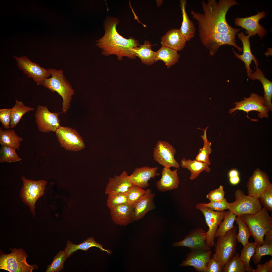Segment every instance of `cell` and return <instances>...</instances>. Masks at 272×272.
Returning <instances> with one entry per match:
<instances>
[{"mask_svg": "<svg viewBox=\"0 0 272 272\" xmlns=\"http://www.w3.org/2000/svg\"><path fill=\"white\" fill-rule=\"evenodd\" d=\"M201 4L202 13L193 10L190 13L197 22L200 41L210 55H213L223 45L233 46L238 49L235 36L242 29L230 25L226 15L230 7L239 4L234 0H208L206 2L202 1Z\"/></svg>", "mask_w": 272, "mask_h": 272, "instance_id": "obj_1", "label": "cell"}, {"mask_svg": "<svg viewBox=\"0 0 272 272\" xmlns=\"http://www.w3.org/2000/svg\"><path fill=\"white\" fill-rule=\"evenodd\" d=\"M119 22V19L116 17H106L103 25L104 35L96 41V45L101 49V53L104 56L115 55L120 61L124 57L134 59L136 56L132 49L139 46V41L132 37L126 39L120 35L116 29Z\"/></svg>", "mask_w": 272, "mask_h": 272, "instance_id": "obj_2", "label": "cell"}, {"mask_svg": "<svg viewBox=\"0 0 272 272\" xmlns=\"http://www.w3.org/2000/svg\"><path fill=\"white\" fill-rule=\"evenodd\" d=\"M52 77L46 79L42 85L52 92H57L62 97V112L66 114L69 109L75 91L66 80L61 70L49 69Z\"/></svg>", "mask_w": 272, "mask_h": 272, "instance_id": "obj_3", "label": "cell"}, {"mask_svg": "<svg viewBox=\"0 0 272 272\" xmlns=\"http://www.w3.org/2000/svg\"><path fill=\"white\" fill-rule=\"evenodd\" d=\"M240 216L247 225L257 246L263 245L265 235L272 229V218L267 211L262 208L255 214Z\"/></svg>", "mask_w": 272, "mask_h": 272, "instance_id": "obj_4", "label": "cell"}, {"mask_svg": "<svg viewBox=\"0 0 272 272\" xmlns=\"http://www.w3.org/2000/svg\"><path fill=\"white\" fill-rule=\"evenodd\" d=\"M237 226L218 237L215 244L216 251L212 256L223 268L225 264L234 255L236 251Z\"/></svg>", "mask_w": 272, "mask_h": 272, "instance_id": "obj_5", "label": "cell"}, {"mask_svg": "<svg viewBox=\"0 0 272 272\" xmlns=\"http://www.w3.org/2000/svg\"><path fill=\"white\" fill-rule=\"evenodd\" d=\"M23 185L20 197L22 201L29 207L33 216H35V210L36 201L44 194L47 181L41 180L35 181L21 177Z\"/></svg>", "mask_w": 272, "mask_h": 272, "instance_id": "obj_6", "label": "cell"}, {"mask_svg": "<svg viewBox=\"0 0 272 272\" xmlns=\"http://www.w3.org/2000/svg\"><path fill=\"white\" fill-rule=\"evenodd\" d=\"M11 250L10 254L1 256L0 268L10 272H32L35 267L27 263L25 252L21 248Z\"/></svg>", "mask_w": 272, "mask_h": 272, "instance_id": "obj_7", "label": "cell"}, {"mask_svg": "<svg viewBox=\"0 0 272 272\" xmlns=\"http://www.w3.org/2000/svg\"><path fill=\"white\" fill-rule=\"evenodd\" d=\"M235 200L230 203L229 210L236 216L254 214L262 207L258 199L246 195L243 191L238 189L234 192Z\"/></svg>", "mask_w": 272, "mask_h": 272, "instance_id": "obj_8", "label": "cell"}, {"mask_svg": "<svg viewBox=\"0 0 272 272\" xmlns=\"http://www.w3.org/2000/svg\"><path fill=\"white\" fill-rule=\"evenodd\" d=\"M235 107L230 109L228 113L231 114L236 110H242L247 113L252 111H257L258 117L263 119L267 118L269 116V110L264 105L263 97L254 93H252L248 97H244L243 100L235 102Z\"/></svg>", "mask_w": 272, "mask_h": 272, "instance_id": "obj_9", "label": "cell"}, {"mask_svg": "<svg viewBox=\"0 0 272 272\" xmlns=\"http://www.w3.org/2000/svg\"><path fill=\"white\" fill-rule=\"evenodd\" d=\"M55 133L60 146L67 150L77 152L85 147L82 137L75 129L61 126Z\"/></svg>", "mask_w": 272, "mask_h": 272, "instance_id": "obj_10", "label": "cell"}, {"mask_svg": "<svg viewBox=\"0 0 272 272\" xmlns=\"http://www.w3.org/2000/svg\"><path fill=\"white\" fill-rule=\"evenodd\" d=\"M60 113L51 112L45 106L38 105L35 118L38 129L40 132L48 133L54 132L61 126L58 116Z\"/></svg>", "mask_w": 272, "mask_h": 272, "instance_id": "obj_11", "label": "cell"}, {"mask_svg": "<svg viewBox=\"0 0 272 272\" xmlns=\"http://www.w3.org/2000/svg\"><path fill=\"white\" fill-rule=\"evenodd\" d=\"M13 56L19 69L23 71L28 77L32 78L37 84L42 85L45 80L51 75L49 69L42 67L38 64L32 62L26 56Z\"/></svg>", "mask_w": 272, "mask_h": 272, "instance_id": "obj_12", "label": "cell"}, {"mask_svg": "<svg viewBox=\"0 0 272 272\" xmlns=\"http://www.w3.org/2000/svg\"><path fill=\"white\" fill-rule=\"evenodd\" d=\"M196 208L200 210L203 214L206 223L209 228V230L206 232L207 238L206 243L209 247H213L216 244L214 240L218 227L223 220L226 211L219 212L214 211L197 204Z\"/></svg>", "mask_w": 272, "mask_h": 272, "instance_id": "obj_13", "label": "cell"}, {"mask_svg": "<svg viewBox=\"0 0 272 272\" xmlns=\"http://www.w3.org/2000/svg\"><path fill=\"white\" fill-rule=\"evenodd\" d=\"M176 152V149L168 143L158 141L154 149V160L164 167L179 169L180 164L174 157Z\"/></svg>", "mask_w": 272, "mask_h": 272, "instance_id": "obj_14", "label": "cell"}, {"mask_svg": "<svg viewBox=\"0 0 272 272\" xmlns=\"http://www.w3.org/2000/svg\"><path fill=\"white\" fill-rule=\"evenodd\" d=\"M206 238L205 230L201 228H196L190 231L183 240L174 242L172 245L175 247H187L190 250H210V247L206 243Z\"/></svg>", "mask_w": 272, "mask_h": 272, "instance_id": "obj_15", "label": "cell"}, {"mask_svg": "<svg viewBox=\"0 0 272 272\" xmlns=\"http://www.w3.org/2000/svg\"><path fill=\"white\" fill-rule=\"evenodd\" d=\"M264 11L258 12L256 15L245 18L236 17L235 23L236 26H240L246 30L245 33L250 35L251 37L256 36L257 34L261 40L267 33L264 28L259 24L260 19L265 17Z\"/></svg>", "mask_w": 272, "mask_h": 272, "instance_id": "obj_16", "label": "cell"}, {"mask_svg": "<svg viewBox=\"0 0 272 272\" xmlns=\"http://www.w3.org/2000/svg\"><path fill=\"white\" fill-rule=\"evenodd\" d=\"M271 185L267 175L258 168L249 178L247 185L248 195L258 199L262 193Z\"/></svg>", "mask_w": 272, "mask_h": 272, "instance_id": "obj_17", "label": "cell"}, {"mask_svg": "<svg viewBox=\"0 0 272 272\" xmlns=\"http://www.w3.org/2000/svg\"><path fill=\"white\" fill-rule=\"evenodd\" d=\"M186 259L179 265L180 266H192L199 272H205L207 265L211 258L210 250H190Z\"/></svg>", "mask_w": 272, "mask_h": 272, "instance_id": "obj_18", "label": "cell"}, {"mask_svg": "<svg viewBox=\"0 0 272 272\" xmlns=\"http://www.w3.org/2000/svg\"><path fill=\"white\" fill-rule=\"evenodd\" d=\"M109 209L112 220L116 225L126 226L134 221L133 206L128 203L122 204Z\"/></svg>", "mask_w": 272, "mask_h": 272, "instance_id": "obj_19", "label": "cell"}, {"mask_svg": "<svg viewBox=\"0 0 272 272\" xmlns=\"http://www.w3.org/2000/svg\"><path fill=\"white\" fill-rule=\"evenodd\" d=\"M158 169V167H151L147 166L138 167L129 176V178L132 184L142 188H145L149 185L148 181L151 178L160 175L159 173H157Z\"/></svg>", "mask_w": 272, "mask_h": 272, "instance_id": "obj_20", "label": "cell"}, {"mask_svg": "<svg viewBox=\"0 0 272 272\" xmlns=\"http://www.w3.org/2000/svg\"><path fill=\"white\" fill-rule=\"evenodd\" d=\"M238 37L242 42L243 44V53L239 55L232 48V50L235 56L238 59L243 61L245 64L248 78L254 71L250 68V66L252 61L253 60L256 66L258 67V62L256 58L252 53L250 48V43L249 38L251 36L248 35L246 36L243 32L237 34Z\"/></svg>", "mask_w": 272, "mask_h": 272, "instance_id": "obj_21", "label": "cell"}, {"mask_svg": "<svg viewBox=\"0 0 272 272\" xmlns=\"http://www.w3.org/2000/svg\"><path fill=\"white\" fill-rule=\"evenodd\" d=\"M155 194L150 189L146 190L145 194L138 199L133 206V218L137 221L143 218L148 212L154 209L155 206L153 200Z\"/></svg>", "mask_w": 272, "mask_h": 272, "instance_id": "obj_22", "label": "cell"}, {"mask_svg": "<svg viewBox=\"0 0 272 272\" xmlns=\"http://www.w3.org/2000/svg\"><path fill=\"white\" fill-rule=\"evenodd\" d=\"M170 167H164L161 172V179L156 183L158 191L165 192L178 188L179 183L178 169L171 170Z\"/></svg>", "mask_w": 272, "mask_h": 272, "instance_id": "obj_23", "label": "cell"}, {"mask_svg": "<svg viewBox=\"0 0 272 272\" xmlns=\"http://www.w3.org/2000/svg\"><path fill=\"white\" fill-rule=\"evenodd\" d=\"M132 184L127 171H123L119 175L110 177L105 191L106 194L125 192Z\"/></svg>", "mask_w": 272, "mask_h": 272, "instance_id": "obj_24", "label": "cell"}, {"mask_svg": "<svg viewBox=\"0 0 272 272\" xmlns=\"http://www.w3.org/2000/svg\"><path fill=\"white\" fill-rule=\"evenodd\" d=\"M186 42L179 29L172 28L162 36L161 43L162 46L178 51L184 48Z\"/></svg>", "mask_w": 272, "mask_h": 272, "instance_id": "obj_25", "label": "cell"}, {"mask_svg": "<svg viewBox=\"0 0 272 272\" xmlns=\"http://www.w3.org/2000/svg\"><path fill=\"white\" fill-rule=\"evenodd\" d=\"M256 71L252 73L248 78L252 80H258L261 83L264 90V105L269 111H272V82L264 76L262 71L258 67H256Z\"/></svg>", "mask_w": 272, "mask_h": 272, "instance_id": "obj_26", "label": "cell"}, {"mask_svg": "<svg viewBox=\"0 0 272 272\" xmlns=\"http://www.w3.org/2000/svg\"><path fill=\"white\" fill-rule=\"evenodd\" d=\"M92 247H97L101 251L106 252L108 254L112 253L110 250L104 248L102 245L96 242L92 236L89 237L83 242L78 245L75 244L67 241L64 251L67 257H70L73 252L77 250H81L87 251L89 248Z\"/></svg>", "mask_w": 272, "mask_h": 272, "instance_id": "obj_27", "label": "cell"}, {"mask_svg": "<svg viewBox=\"0 0 272 272\" xmlns=\"http://www.w3.org/2000/svg\"><path fill=\"white\" fill-rule=\"evenodd\" d=\"M180 6L182 16V21L179 29L186 41H189L195 35V29L192 21L189 18L186 10L187 1H180Z\"/></svg>", "mask_w": 272, "mask_h": 272, "instance_id": "obj_28", "label": "cell"}, {"mask_svg": "<svg viewBox=\"0 0 272 272\" xmlns=\"http://www.w3.org/2000/svg\"><path fill=\"white\" fill-rule=\"evenodd\" d=\"M181 165L182 167L187 168L190 171L191 175L189 179L191 180L196 179L201 172L203 171L207 173L211 172V168L209 167V164L195 159L187 160L183 158L181 161Z\"/></svg>", "mask_w": 272, "mask_h": 272, "instance_id": "obj_29", "label": "cell"}, {"mask_svg": "<svg viewBox=\"0 0 272 272\" xmlns=\"http://www.w3.org/2000/svg\"><path fill=\"white\" fill-rule=\"evenodd\" d=\"M151 46L148 41H146L143 45L133 48L132 51L134 55L139 57L143 63L150 65L155 62V52L151 49Z\"/></svg>", "mask_w": 272, "mask_h": 272, "instance_id": "obj_30", "label": "cell"}, {"mask_svg": "<svg viewBox=\"0 0 272 272\" xmlns=\"http://www.w3.org/2000/svg\"><path fill=\"white\" fill-rule=\"evenodd\" d=\"M23 139L17 135L13 129L3 130L0 128V144L2 146H6L15 150H19L20 143Z\"/></svg>", "mask_w": 272, "mask_h": 272, "instance_id": "obj_31", "label": "cell"}, {"mask_svg": "<svg viewBox=\"0 0 272 272\" xmlns=\"http://www.w3.org/2000/svg\"><path fill=\"white\" fill-rule=\"evenodd\" d=\"M180 57L177 51L162 46L155 52V62L159 60H162L165 63L167 67L169 68L178 61Z\"/></svg>", "mask_w": 272, "mask_h": 272, "instance_id": "obj_32", "label": "cell"}, {"mask_svg": "<svg viewBox=\"0 0 272 272\" xmlns=\"http://www.w3.org/2000/svg\"><path fill=\"white\" fill-rule=\"evenodd\" d=\"M34 110V108L26 106L22 101L15 99V105L11 108L10 128H15L25 114Z\"/></svg>", "mask_w": 272, "mask_h": 272, "instance_id": "obj_33", "label": "cell"}, {"mask_svg": "<svg viewBox=\"0 0 272 272\" xmlns=\"http://www.w3.org/2000/svg\"><path fill=\"white\" fill-rule=\"evenodd\" d=\"M208 127V126L204 129L198 128L204 131L203 135H201L203 141V147L199 149L195 159L206 163L210 165L211 162L209 160V155L212 153V150L211 147V143L208 140L206 135L207 130Z\"/></svg>", "mask_w": 272, "mask_h": 272, "instance_id": "obj_34", "label": "cell"}, {"mask_svg": "<svg viewBox=\"0 0 272 272\" xmlns=\"http://www.w3.org/2000/svg\"><path fill=\"white\" fill-rule=\"evenodd\" d=\"M236 216L230 210L226 211L223 220L219 226L215 235V237L224 235L227 231L235 227L234 223Z\"/></svg>", "mask_w": 272, "mask_h": 272, "instance_id": "obj_35", "label": "cell"}, {"mask_svg": "<svg viewBox=\"0 0 272 272\" xmlns=\"http://www.w3.org/2000/svg\"><path fill=\"white\" fill-rule=\"evenodd\" d=\"M256 247L257 245L255 242L249 243L243 247L241 251L240 258L244 264L246 272H254V269L250 265V261L255 252Z\"/></svg>", "mask_w": 272, "mask_h": 272, "instance_id": "obj_36", "label": "cell"}, {"mask_svg": "<svg viewBox=\"0 0 272 272\" xmlns=\"http://www.w3.org/2000/svg\"><path fill=\"white\" fill-rule=\"evenodd\" d=\"M235 221L238 227L236 239L237 241L241 243L244 247L249 243V239L251 235L250 232L247 224L241 216H236Z\"/></svg>", "mask_w": 272, "mask_h": 272, "instance_id": "obj_37", "label": "cell"}, {"mask_svg": "<svg viewBox=\"0 0 272 272\" xmlns=\"http://www.w3.org/2000/svg\"><path fill=\"white\" fill-rule=\"evenodd\" d=\"M266 255L272 256V241L264 239V244L261 246H257L255 252L252 257L254 264L256 265L260 263L262 257Z\"/></svg>", "mask_w": 272, "mask_h": 272, "instance_id": "obj_38", "label": "cell"}, {"mask_svg": "<svg viewBox=\"0 0 272 272\" xmlns=\"http://www.w3.org/2000/svg\"><path fill=\"white\" fill-rule=\"evenodd\" d=\"M222 272H246L244 265L237 253L225 264Z\"/></svg>", "mask_w": 272, "mask_h": 272, "instance_id": "obj_39", "label": "cell"}, {"mask_svg": "<svg viewBox=\"0 0 272 272\" xmlns=\"http://www.w3.org/2000/svg\"><path fill=\"white\" fill-rule=\"evenodd\" d=\"M17 154L16 150L6 146H2L0 149V162L8 163L16 162L21 161Z\"/></svg>", "mask_w": 272, "mask_h": 272, "instance_id": "obj_40", "label": "cell"}, {"mask_svg": "<svg viewBox=\"0 0 272 272\" xmlns=\"http://www.w3.org/2000/svg\"><path fill=\"white\" fill-rule=\"evenodd\" d=\"M67 258L64 251H60L55 256L51 263L48 266L46 272L61 271L64 268V262Z\"/></svg>", "mask_w": 272, "mask_h": 272, "instance_id": "obj_41", "label": "cell"}, {"mask_svg": "<svg viewBox=\"0 0 272 272\" xmlns=\"http://www.w3.org/2000/svg\"><path fill=\"white\" fill-rule=\"evenodd\" d=\"M145 192L146 190L143 188L132 184L125 192L127 198V203L133 206Z\"/></svg>", "mask_w": 272, "mask_h": 272, "instance_id": "obj_42", "label": "cell"}, {"mask_svg": "<svg viewBox=\"0 0 272 272\" xmlns=\"http://www.w3.org/2000/svg\"><path fill=\"white\" fill-rule=\"evenodd\" d=\"M126 203H127V199L125 192L108 194L107 205L109 209Z\"/></svg>", "mask_w": 272, "mask_h": 272, "instance_id": "obj_43", "label": "cell"}, {"mask_svg": "<svg viewBox=\"0 0 272 272\" xmlns=\"http://www.w3.org/2000/svg\"><path fill=\"white\" fill-rule=\"evenodd\" d=\"M230 203L228 202L226 198L217 201H210L208 203H200L197 205L204 207L208 208L214 211L222 212L226 210H229Z\"/></svg>", "mask_w": 272, "mask_h": 272, "instance_id": "obj_44", "label": "cell"}, {"mask_svg": "<svg viewBox=\"0 0 272 272\" xmlns=\"http://www.w3.org/2000/svg\"><path fill=\"white\" fill-rule=\"evenodd\" d=\"M258 200L267 211L272 212V185L269 187L261 194Z\"/></svg>", "mask_w": 272, "mask_h": 272, "instance_id": "obj_45", "label": "cell"}, {"mask_svg": "<svg viewBox=\"0 0 272 272\" xmlns=\"http://www.w3.org/2000/svg\"><path fill=\"white\" fill-rule=\"evenodd\" d=\"M225 192L223 186L220 185L217 189L212 190L206 196L210 201L221 200L224 198Z\"/></svg>", "mask_w": 272, "mask_h": 272, "instance_id": "obj_46", "label": "cell"}, {"mask_svg": "<svg viewBox=\"0 0 272 272\" xmlns=\"http://www.w3.org/2000/svg\"><path fill=\"white\" fill-rule=\"evenodd\" d=\"M11 111V108L0 109V121L6 129L10 127Z\"/></svg>", "mask_w": 272, "mask_h": 272, "instance_id": "obj_47", "label": "cell"}, {"mask_svg": "<svg viewBox=\"0 0 272 272\" xmlns=\"http://www.w3.org/2000/svg\"><path fill=\"white\" fill-rule=\"evenodd\" d=\"M222 270L220 263L212 257L208 262L205 272H222Z\"/></svg>", "mask_w": 272, "mask_h": 272, "instance_id": "obj_48", "label": "cell"}, {"mask_svg": "<svg viewBox=\"0 0 272 272\" xmlns=\"http://www.w3.org/2000/svg\"><path fill=\"white\" fill-rule=\"evenodd\" d=\"M272 258L263 264H257V268L254 269V272H272Z\"/></svg>", "mask_w": 272, "mask_h": 272, "instance_id": "obj_49", "label": "cell"}, {"mask_svg": "<svg viewBox=\"0 0 272 272\" xmlns=\"http://www.w3.org/2000/svg\"><path fill=\"white\" fill-rule=\"evenodd\" d=\"M240 178L239 176L229 178L230 183L233 185H236L239 183Z\"/></svg>", "mask_w": 272, "mask_h": 272, "instance_id": "obj_50", "label": "cell"}, {"mask_svg": "<svg viewBox=\"0 0 272 272\" xmlns=\"http://www.w3.org/2000/svg\"><path fill=\"white\" fill-rule=\"evenodd\" d=\"M239 175L238 172L235 169H233L230 170L228 174L229 178L239 176Z\"/></svg>", "mask_w": 272, "mask_h": 272, "instance_id": "obj_51", "label": "cell"}]
</instances>
